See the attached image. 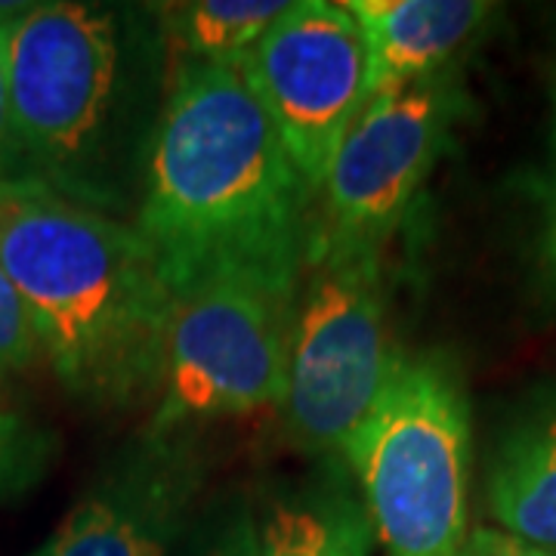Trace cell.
Returning <instances> with one entry per match:
<instances>
[{
  "instance_id": "cell-19",
  "label": "cell",
  "mask_w": 556,
  "mask_h": 556,
  "mask_svg": "<svg viewBox=\"0 0 556 556\" xmlns=\"http://www.w3.org/2000/svg\"><path fill=\"white\" fill-rule=\"evenodd\" d=\"M551 257H554V266H556V214H554V229H551Z\"/></svg>"
},
{
  "instance_id": "cell-9",
  "label": "cell",
  "mask_w": 556,
  "mask_h": 556,
  "mask_svg": "<svg viewBox=\"0 0 556 556\" xmlns=\"http://www.w3.org/2000/svg\"><path fill=\"white\" fill-rule=\"evenodd\" d=\"M201 489L182 433H142L31 556H167Z\"/></svg>"
},
{
  "instance_id": "cell-7",
  "label": "cell",
  "mask_w": 556,
  "mask_h": 556,
  "mask_svg": "<svg viewBox=\"0 0 556 556\" xmlns=\"http://www.w3.org/2000/svg\"><path fill=\"white\" fill-rule=\"evenodd\" d=\"M318 199L350 124L368 102V50L343 3L298 0L239 62Z\"/></svg>"
},
{
  "instance_id": "cell-14",
  "label": "cell",
  "mask_w": 556,
  "mask_h": 556,
  "mask_svg": "<svg viewBox=\"0 0 556 556\" xmlns=\"http://www.w3.org/2000/svg\"><path fill=\"white\" fill-rule=\"evenodd\" d=\"M56 437L16 412H0V501L25 495L50 470Z\"/></svg>"
},
{
  "instance_id": "cell-15",
  "label": "cell",
  "mask_w": 556,
  "mask_h": 556,
  "mask_svg": "<svg viewBox=\"0 0 556 556\" xmlns=\"http://www.w3.org/2000/svg\"><path fill=\"white\" fill-rule=\"evenodd\" d=\"M43 353L28 303L0 266V378L20 375Z\"/></svg>"
},
{
  "instance_id": "cell-1",
  "label": "cell",
  "mask_w": 556,
  "mask_h": 556,
  "mask_svg": "<svg viewBox=\"0 0 556 556\" xmlns=\"http://www.w3.org/2000/svg\"><path fill=\"white\" fill-rule=\"evenodd\" d=\"M313 201L239 62H179L134 223L174 300L223 278L294 294Z\"/></svg>"
},
{
  "instance_id": "cell-4",
  "label": "cell",
  "mask_w": 556,
  "mask_h": 556,
  "mask_svg": "<svg viewBox=\"0 0 556 556\" xmlns=\"http://www.w3.org/2000/svg\"><path fill=\"white\" fill-rule=\"evenodd\" d=\"M387 556H467L470 405L437 353H396L368 420L346 445Z\"/></svg>"
},
{
  "instance_id": "cell-13",
  "label": "cell",
  "mask_w": 556,
  "mask_h": 556,
  "mask_svg": "<svg viewBox=\"0 0 556 556\" xmlns=\"http://www.w3.org/2000/svg\"><path fill=\"white\" fill-rule=\"evenodd\" d=\"M371 522L346 492H321L276 507L260 526L263 556H368Z\"/></svg>"
},
{
  "instance_id": "cell-5",
  "label": "cell",
  "mask_w": 556,
  "mask_h": 556,
  "mask_svg": "<svg viewBox=\"0 0 556 556\" xmlns=\"http://www.w3.org/2000/svg\"><path fill=\"white\" fill-rule=\"evenodd\" d=\"M396 350L387 334L383 248L313 226L294 294L281 408L291 433L346 452L368 420Z\"/></svg>"
},
{
  "instance_id": "cell-17",
  "label": "cell",
  "mask_w": 556,
  "mask_h": 556,
  "mask_svg": "<svg viewBox=\"0 0 556 556\" xmlns=\"http://www.w3.org/2000/svg\"><path fill=\"white\" fill-rule=\"evenodd\" d=\"M13 7H0V25ZM20 177L13 127H10V93H7V65H3V40H0V182Z\"/></svg>"
},
{
  "instance_id": "cell-8",
  "label": "cell",
  "mask_w": 556,
  "mask_h": 556,
  "mask_svg": "<svg viewBox=\"0 0 556 556\" xmlns=\"http://www.w3.org/2000/svg\"><path fill=\"white\" fill-rule=\"evenodd\" d=\"M452 115V93L439 75L365 102L318 192V229L383 248L433 170Z\"/></svg>"
},
{
  "instance_id": "cell-10",
  "label": "cell",
  "mask_w": 556,
  "mask_h": 556,
  "mask_svg": "<svg viewBox=\"0 0 556 556\" xmlns=\"http://www.w3.org/2000/svg\"><path fill=\"white\" fill-rule=\"evenodd\" d=\"M368 50V100L433 78L492 13L479 0H346Z\"/></svg>"
},
{
  "instance_id": "cell-3",
  "label": "cell",
  "mask_w": 556,
  "mask_h": 556,
  "mask_svg": "<svg viewBox=\"0 0 556 556\" xmlns=\"http://www.w3.org/2000/svg\"><path fill=\"white\" fill-rule=\"evenodd\" d=\"M20 177L87 207L118 201L127 56L118 13L50 0L13 7L0 25Z\"/></svg>"
},
{
  "instance_id": "cell-18",
  "label": "cell",
  "mask_w": 556,
  "mask_h": 556,
  "mask_svg": "<svg viewBox=\"0 0 556 556\" xmlns=\"http://www.w3.org/2000/svg\"><path fill=\"white\" fill-rule=\"evenodd\" d=\"M467 556H554L541 547H532L514 535L501 532H470L467 541Z\"/></svg>"
},
{
  "instance_id": "cell-2",
  "label": "cell",
  "mask_w": 556,
  "mask_h": 556,
  "mask_svg": "<svg viewBox=\"0 0 556 556\" xmlns=\"http://www.w3.org/2000/svg\"><path fill=\"white\" fill-rule=\"evenodd\" d=\"M0 266L72 396L121 405L159 387L174 294L134 223L40 179H3Z\"/></svg>"
},
{
  "instance_id": "cell-11",
  "label": "cell",
  "mask_w": 556,
  "mask_h": 556,
  "mask_svg": "<svg viewBox=\"0 0 556 556\" xmlns=\"http://www.w3.org/2000/svg\"><path fill=\"white\" fill-rule=\"evenodd\" d=\"M489 504L507 535L556 556V396L519 417L504 437Z\"/></svg>"
},
{
  "instance_id": "cell-6",
  "label": "cell",
  "mask_w": 556,
  "mask_h": 556,
  "mask_svg": "<svg viewBox=\"0 0 556 556\" xmlns=\"http://www.w3.org/2000/svg\"><path fill=\"white\" fill-rule=\"evenodd\" d=\"M294 294L223 278L174 300L149 433L281 405Z\"/></svg>"
},
{
  "instance_id": "cell-12",
  "label": "cell",
  "mask_w": 556,
  "mask_h": 556,
  "mask_svg": "<svg viewBox=\"0 0 556 556\" xmlns=\"http://www.w3.org/2000/svg\"><path fill=\"white\" fill-rule=\"evenodd\" d=\"M288 7V0L167 3L161 7L164 40L179 62H241Z\"/></svg>"
},
{
  "instance_id": "cell-16",
  "label": "cell",
  "mask_w": 556,
  "mask_h": 556,
  "mask_svg": "<svg viewBox=\"0 0 556 556\" xmlns=\"http://www.w3.org/2000/svg\"><path fill=\"white\" fill-rule=\"evenodd\" d=\"M195 556H263L260 526L244 501H232L199 532Z\"/></svg>"
}]
</instances>
